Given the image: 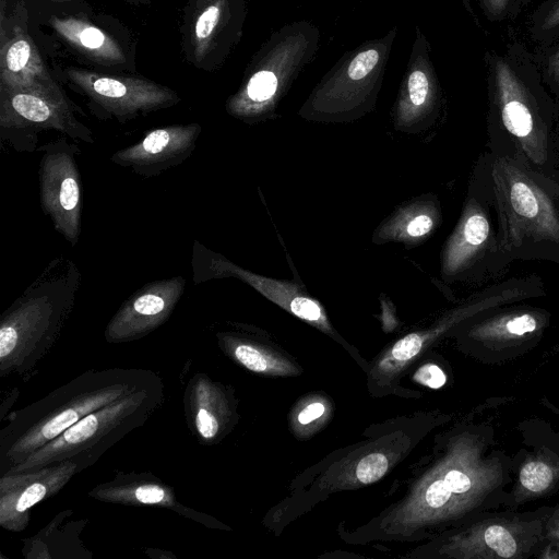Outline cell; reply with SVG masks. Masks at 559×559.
Instances as JSON below:
<instances>
[{
  "label": "cell",
  "instance_id": "1",
  "mask_svg": "<svg viewBox=\"0 0 559 559\" xmlns=\"http://www.w3.org/2000/svg\"><path fill=\"white\" fill-rule=\"evenodd\" d=\"M491 150L549 176L559 102L543 81L533 52L510 39L485 52Z\"/></svg>",
  "mask_w": 559,
  "mask_h": 559
},
{
  "label": "cell",
  "instance_id": "2",
  "mask_svg": "<svg viewBox=\"0 0 559 559\" xmlns=\"http://www.w3.org/2000/svg\"><path fill=\"white\" fill-rule=\"evenodd\" d=\"M483 175V198L497 212L498 246L507 263L544 259L559 264L558 183L493 150L485 154Z\"/></svg>",
  "mask_w": 559,
  "mask_h": 559
},
{
  "label": "cell",
  "instance_id": "3",
  "mask_svg": "<svg viewBox=\"0 0 559 559\" xmlns=\"http://www.w3.org/2000/svg\"><path fill=\"white\" fill-rule=\"evenodd\" d=\"M158 380L139 368L91 369L15 412L0 431V475L90 413Z\"/></svg>",
  "mask_w": 559,
  "mask_h": 559
},
{
  "label": "cell",
  "instance_id": "4",
  "mask_svg": "<svg viewBox=\"0 0 559 559\" xmlns=\"http://www.w3.org/2000/svg\"><path fill=\"white\" fill-rule=\"evenodd\" d=\"M82 274L64 255L51 259L0 317V376H22L52 348L73 311Z\"/></svg>",
  "mask_w": 559,
  "mask_h": 559
},
{
  "label": "cell",
  "instance_id": "5",
  "mask_svg": "<svg viewBox=\"0 0 559 559\" xmlns=\"http://www.w3.org/2000/svg\"><path fill=\"white\" fill-rule=\"evenodd\" d=\"M163 401L164 385L158 380L90 413L5 474L37 469L63 461L75 463L82 472L128 433L146 424Z\"/></svg>",
  "mask_w": 559,
  "mask_h": 559
},
{
  "label": "cell",
  "instance_id": "6",
  "mask_svg": "<svg viewBox=\"0 0 559 559\" xmlns=\"http://www.w3.org/2000/svg\"><path fill=\"white\" fill-rule=\"evenodd\" d=\"M53 130L73 141L94 144L92 130L74 115V105L53 97L0 87V139L19 153H34L39 133Z\"/></svg>",
  "mask_w": 559,
  "mask_h": 559
},
{
  "label": "cell",
  "instance_id": "7",
  "mask_svg": "<svg viewBox=\"0 0 559 559\" xmlns=\"http://www.w3.org/2000/svg\"><path fill=\"white\" fill-rule=\"evenodd\" d=\"M64 78L87 98L93 115L103 120L123 123L180 102L174 90L141 76L70 67L64 70Z\"/></svg>",
  "mask_w": 559,
  "mask_h": 559
},
{
  "label": "cell",
  "instance_id": "8",
  "mask_svg": "<svg viewBox=\"0 0 559 559\" xmlns=\"http://www.w3.org/2000/svg\"><path fill=\"white\" fill-rule=\"evenodd\" d=\"M38 179L39 202L55 228L74 247L82 230V186L75 156L81 153L67 135L40 144Z\"/></svg>",
  "mask_w": 559,
  "mask_h": 559
},
{
  "label": "cell",
  "instance_id": "9",
  "mask_svg": "<svg viewBox=\"0 0 559 559\" xmlns=\"http://www.w3.org/2000/svg\"><path fill=\"white\" fill-rule=\"evenodd\" d=\"M186 283L182 275H176L144 284L111 317L105 329V340L115 344L132 342L155 331L174 312Z\"/></svg>",
  "mask_w": 559,
  "mask_h": 559
},
{
  "label": "cell",
  "instance_id": "10",
  "mask_svg": "<svg viewBox=\"0 0 559 559\" xmlns=\"http://www.w3.org/2000/svg\"><path fill=\"white\" fill-rule=\"evenodd\" d=\"M193 282L200 284L209 280L235 277L260 292L270 300L278 304L300 319L324 324L325 317L321 306L298 286L254 274L230 262L224 255L205 248L194 240L192 248Z\"/></svg>",
  "mask_w": 559,
  "mask_h": 559
},
{
  "label": "cell",
  "instance_id": "11",
  "mask_svg": "<svg viewBox=\"0 0 559 559\" xmlns=\"http://www.w3.org/2000/svg\"><path fill=\"white\" fill-rule=\"evenodd\" d=\"M78 473L80 469L75 463L63 461L37 469L1 475L0 526L14 533L25 530L29 510L59 492Z\"/></svg>",
  "mask_w": 559,
  "mask_h": 559
},
{
  "label": "cell",
  "instance_id": "12",
  "mask_svg": "<svg viewBox=\"0 0 559 559\" xmlns=\"http://www.w3.org/2000/svg\"><path fill=\"white\" fill-rule=\"evenodd\" d=\"M201 131L198 122L153 129L136 143L112 153L110 162L144 178L159 176L193 154Z\"/></svg>",
  "mask_w": 559,
  "mask_h": 559
},
{
  "label": "cell",
  "instance_id": "13",
  "mask_svg": "<svg viewBox=\"0 0 559 559\" xmlns=\"http://www.w3.org/2000/svg\"><path fill=\"white\" fill-rule=\"evenodd\" d=\"M25 20L24 13L19 14L10 34H0V87L40 93L73 104L46 68Z\"/></svg>",
  "mask_w": 559,
  "mask_h": 559
},
{
  "label": "cell",
  "instance_id": "14",
  "mask_svg": "<svg viewBox=\"0 0 559 559\" xmlns=\"http://www.w3.org/2000/svg\"><path fill=\"white\" fill-rule=\"evenodd\" d=\"M489 258L499 267L503 265L498 258L508 264L499 250L497 231L492 230L486 209L476 199H472L447 243L443 271L445 275H456L480 261L490 266Z\"/></svg>",
  "mask_w": 559,
  "mask_h": 559
},
{
  "label": "cell",
  "instance_id": "15",
  "mask_svg": "<svg viewBox=\"0 0 559 559\" xmlns=\"http://www.w3.org/2000/svg\"><path fill=\"white\" fill-rule=\"evenodd\" d=\"M527 524L516 520L485 521L464 537L462 549L468 557L521 558L535 539Z\"/></svg>",
  "mask_w": 559,
  "mask_h": 559
},
{
  "label": "cell",
  "instance_id": "16",
  "mask_svg": "<svg viewBox=\"0 0 559 559\" xmlns=\"http://www.w3.org/2000/svg\"><path fill=\"white\" fill-rule=\"evenodd\" d=\"M226 0H194L183 25L182 44L187 58L205 69L226 23Z\"/></svg>",
  "mask_w": 559,
  "mask_h": 559
},
{
  "label": "cell",
  "instance_id": "17",
  "mask_svg": "<svg viewBox=\"0 0 559 559\" xmlns=\"http://www.w3.org/2000/svg\"><path fill=\"white\" fill-rule=\"evenodd\" d=\"M88 496L104 502L159 506L178 512L177 507H181L174 490L151 474H118L115 479L94 487Z\"/></svg>",
  "mask_w": 559,
  "mask_h": 559
},
{
  "label": "cell",
  "instance_id": "18",
  "mask_svg": "<svg viewBox=\"0 0 559 559\" xmlns=\"http://www.w3.org/2000/svg\"><path fill=\"white\" fill-rule=\"evenodd\" d=\"M49 24L60 38L94 62L114 66L126 61L120 45L85 19L52 15Z\"/></svg>",
  "mask_w": 559,
  "mask_h": 559
},
{
  "label": "cell",
  "instance_id": "19",
  "mask_svg": "<svg viewBox=\"0 0 559 559\" xmlns=\"http://www.w3.org/2000/svg\"><path fill=\"white\" fill-rule=\"evenodd\" d=\"M222 392L207 376L195 374L189 382L186 396V412L198 437L203 442L215 440L222 430Z\"/></svg>",
  "mask_w": 559,
  "mask_h": 559
},
{
  "label": "cell",
  "instance_id": "20",
  "mask_svg": "<svg viewBox=\"0 0 559 559\" xmlns=\"http://www.w3.org/2000/svg\"><path fill=\"white\" fill-rule=\"evenodd\" d=\"M546 318L538 310H514L486 319L473 330V336L488 346L515 345L539 333Z\"/></svg>",
  "mask_w": 559,
  "mask_h": 559
},
{
  "label": "cell",
  "instance_id": "21",
  "mask_svg": "<svg viewBox=\"0 0 559 559\" xmlns=\"http://www.w3.org/2000/svg\"><path fill=\"white\" fill-rule=\"evenodd\" d=\"M526 34L535 46H546L559 39V0H542L528 14Z\"/></svg>",
  "mask_w": 559,
  "mask_h": 559
},
{
  "label": "cell",
  "instance_id": "22",
  "mask_svg": "<svg viewBox=\"0 0 559 559\" xmlns=\"http://www.w3.org/2000/svg\"><path fill=\"white\" fill-rule=\"evenodd\" d=\"M435 226L431 213L409 210L396 217L385 233L396 239L415 240L427 236Z\"/></svg>",
  "mask_w": 559,
  "mask_h": 559
},
{
  "label": "cell",
  "instance_id": "23",
  "mask_svg": "<svg viewBox=\"0 0 559 559\" xmlns=\"http://www.w3.org/2000/svg\"><path fill=\"white\" fill-rule=\"evenodd\" d=\"M557 472L549 463L534 459L526 462L519 475L521 490L526 496H539L546 492L554 484Z\"/></svg>",
  "mask_w": 559,
  "mask_h": 559
},
{
  "label": "cell",
  "instance_id": "24",
  "mask_svg": "<svg viewBox=\"0 0 559 559\" xmlns=\"http://www.w3.org/2000/svg\"><path fill=\"white\" fill-rule=\"evenodd\" d=\"M542 78L550 93L559 102V39L532 50Z\"/></svg>",
  "mask_w": 559,
  "mask_h": 559
},
{
  "label": "cell",
  "instance_id": "25",
  "mask_svg": "<svg viewBox=\"0 0 559 559\" xmlns=\"http://www.w3.org/2000/svg\"><path fill=\"white\" fill-rule=\"evenodd\" d=\"M389 468V461L382 453L366 455L356 467V476L362 484H371L380 479Z\"/></svg>",
  "mask_w": 559,
  "mask_h": 559
},
{
  "label": "cell",
  "instance_id": "26",
  "mask_svg": "<svg viewBox=\"0 0 559 559\" xmlns=\"http://www.w3.org/2000/svg\"><path fill=\"white\" fill-rule=\"evenodd\" d=\"M481 10L491 22L515 19L521 13V0H479Z\"/></svg>",
  "mask_w": 559,
  "mask_h": 559
},
{
  "label": "cell",
  "instance_id": "27",
  "mask_svg": "<svg viewBox=\"0 0 559 559\" xmlns=\"http://www.w3.org/2000/svg\"><path fill=\"white\" fill-rule=\"evenodd\" d=\"M429 80L421 70L413 71L408 76L407 92L408 100L413 108L418 109L425 106L429 97Z\"/></svg>",
  "mask_w": 559,
  "mask_h": 559
},
{
  "label": "cell",
  "instance_id": "28",
  "mask_svg": "<svg viewBox=\"0 0 559 559\" xmlns=\"http://www.w3.org/2000/svg\"><path fill=\"white\" fill-rule=\"evenodd\" d=\"M378 61L379 53L376 50H365L352 60L347 73L352 80H360L372 71Z\"/></svg>",
  "mask_w": 559,
  "mask_h": 559
},
{
  "label": "cell",
  "instance_id": "29",
  "mask_svg": "<svg viewBox=\"0 0 559 559\" xmlns=\"http://www.w3.org/2000/svg\"><path fill=\"white\" fill-rule=\"evenodd\" d=\"M423 346V337L419 334L412 333L400 341L392 347L391 354L394 359L405 361L416 356Z\"/></svg>",
  "mask_w": 559,
  "mask_h": 559
},
{
  "label": "cell",
  "instance_id": "30",
  "mask_svg": "<svg viewBox=\"0 0 559 559\" xmlns=\"http://www.w3.org/2000/svg\"><path fill=\"white\" fill-rule=\"evenodd\" d=\"M415 379L431 389H439L443 386L447 381V377L442 369L432 364L423 366L416 372Z\"/></svg>",
  "mask_w": 559,
  "mask_h": 559
},
{
  "label": "cell",
  "instance_id": "31",
  "mask_svg": "<svg viewBox=\"0 0 559 559\" xmlns=\"http://www.w3.org/2000/svg\"><path fill=\"white\" fill-rule=\"evenodd\" d=\"M549 177L559 186V123L551 144Z\"/></svg>",
  "mask_w": 559,
  "mask_h": 559
},
{
  "label": "cell",
  "instance_id": "32",
  "mask_svg": "<svg viewBox=\"0 0 559 559\" xmlns=\"http://www.w3.org/2000/svg\"><path fill=\"white\" fill-rule=\"evenodd\" d=\"M323 413L324 406L321 403H312L304 408V411H301V413L298 415V421L302 425L309 424L321 417Z\"/></svg>",
  "mask_w": 559,
  "mask_h": 559
},
{
  "label": "cell",
  "instance_id": "33",
  "mask_svg": "<svg viewBox=\"0 0 559 559\" xmlns=\"http://www.w3.org/2000/svg\"><path fill=\"white\" fill-rule=\"evenodd\" d=\"M549 527H550L549 533L551 534V536L559 540V514L555 515V518H554L552 522L550 523Z\"/></svg>",
  "mask_w": 559,
  "mask_h": 559
},
{
  "label": "cell",
  "instance_id": "34",
  "mask_svg": "<svg viewBox=\"0 0 559 559\" xmlns=\"http://www.w3.org/2000/svg\"><path fill=\"white\" fill-rule=\"evenodd\" d=\"M532 2L533 0H521V12L525 10Z\"/></svg>",
  "mask_w": 559,
  "mask_h": 559
},
{
  "label": "cell",
  "instance_id": "35",
  "mask_svg": "<svg viewBox=\"0 0 559 559\" xmlns=\"http://www.w3.org/2000/svg\"><path fill=\"white\" fill-rule=\"evenodd\" d=\"M50 1H53V2H69L71 0H50Z\"/></svg>",
  "mask_w": 559,
  "mask_h": 559
}]
</instances>
